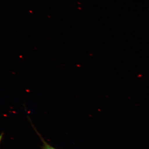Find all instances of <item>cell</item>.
I'll return each mask as SVG.
<instances>
[{
    "instance_id": "cell-2",
    "label": "cell",
    "mask_w": 149,
    "mask_h": 149,
    "mask_svg": "<svg viewBox=\"0 0 149 149\" xmlns=\"http://www.w3.org/2000/svg\"><path fill=\"white\" fill-rule=\"evenodd\" d=\"M2 138V135H1V136H0V143H1V141Z\"/></svg>"
},
{
    "instance_id": "cell-1",
    "label": "cell",
    "mask_w": 149,
    "mask_h": 149,
    "mask_svg": "<svg viewBox=\"0 0 149 149\" xmlns=\"http://www.w3.org/2000/svg\"><path fill=\"white\" fill-rule=\"evenodd\" d=\"M40 137H41V139H42V141L43 143L42 149H56L55 148L53 147L52 146L49 144H48L47 142H46V141L41 137V136H40Z\"/></svg>"
}]
</instances>
